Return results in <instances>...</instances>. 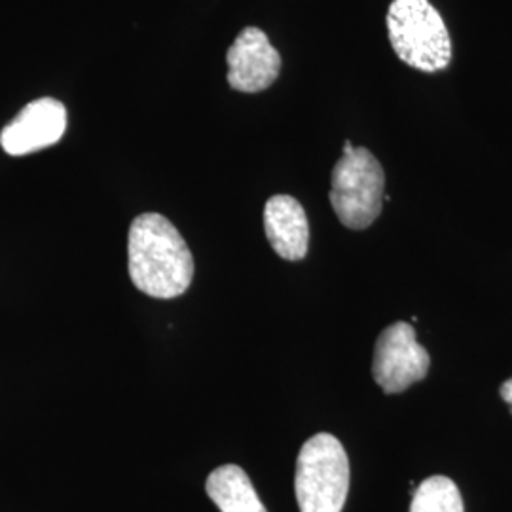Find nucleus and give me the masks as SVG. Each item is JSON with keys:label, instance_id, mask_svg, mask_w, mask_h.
Listing matches in <instances>:
<instances>
[{"label": "nucleus", "instance_id": "1", "mask_svg": "<svg viewBox=\"0 0 512 512\" xmlns=\"http://www.w3.org/2000/svg\"><path fill=\"white\" fill-rule=\"evenodd\" d=\"M128 270L141 293L169 300L192 285L194 256L171 220L143 213L129 226Z\"/></svg>", "mask_w": 512, "mask_h": 512}, {"label": "nucleus", "instance_id": "2", "mask_svg": "<svg viewBox=\"0 0 512 512\" xmlns=\"http://www.w3.org/2000/svg\"><path fill=\"white\" fill-rule=\"evenodd\" d=\"M387 33L399 59L421 73H437L452 61L446 23L429 0H393Z\"/></svg>", "mask_w": 512, "mask_h": 512}, {"label": "nucleus", "instance_id": "3", "mask_svg": "<svg viewBox=\"0 0 512 512\" xmlns=\"http://www.w3.org/2000/svg\"><path fill=\"white\" fill-rule=\"evenodd\" d=\"M349 492V459L342 442L319 433L296 459L294 494L300 512H342Z\"/></svg>", "mask_w": 512, "mask_h": 512}, {"label": "nucleus", "instance_id": "4", "mask_svg": "<svg viewBox=\"0 0 512 512\" xmlns=\"http://www.w3.org/2000/svg\"><path fill=\"white\" fill-rule=\"evenodd\" d=\"M385 173L376 156L346 141L344 154L332 169L330 203L349 230H365L382 213Z\"/></svg>", "mask_w": 512, "mask_h": 512}, {"label": "nucleus", "instance_id": "5", "mask_svg": "<svg viewBox=\"0 0 512 512\" xmlns=\"http://www.w3.org/2000/svg\"><path fill=\"white\" fill-rule=\"evenodd\" d=\"M429 366V353L418 344L416 330L410 323L399 321L380 334L374 348L372 376L387 395L403 393L423 380Z\"/></svg>", "mask_w": 512, "mask_h": 512}, {"label": "nucleus", "instance_id": "6", "mask_svg": "<svg viewBox=\"0 0 512 512\" xmlns=\"http://www.w3.org/2000/svg\"><path fill=\"white\" fill-rule=\"evenodd\" d=\"M65 129V105L52 97H42L31 101L2 129L0 145L10 156H25L59 143L65 135Z\"/></svg>", "mask_w": 512, "mask_h": 512}, {"label": "nucleus", "instance_id": "7", "mask_svg": "<svg viewBox=\"0 0 512 512\" xmlns=\"http://www.w3.org/2000/svg\"><path fill=\"white\" fill-rule=\"evenodd\" d=\"M228 84L243 93L268 90L281 71V55L258 27L241 31L228 54Z\"/></svg>", "mask_w": 512, "mask_h": 512}, {"label": "nucleus", "instance_id": "8", "mask_svg": "<svg viewBox=\"0 0 512 512\" xmlns=\"http://www.w3.org/2000/svg\"><path fill=\"white\" fill-rule=\"evenodd\" d=\"M264 230L275 253L285 260H302L310 247V224L304 207L293 196L279 194L264 207Z\"/></svg>", "mask_w": 512, "mask_h": 512}, {"label": "nucleus", "instance_id": "9", "mask_svg": "<svg viewBox=\"0 0 512 512\" xmlns=\"http://www.w3.org/2000/svg\"><path fill=\"white\" fill-rule=\"evenodd\" d=\"M205 492L220 512H268L251 478L238 465L215 469L205 482Z\"/></svg>", "mask_w": 512, "mask_h": 512}, {"label": "nucleus", "instance_id": "10", "mask_svg": "<svg viewBox=\"0 0 512 512\" xmlns=\"http://www.w3.org/2000/svg\"><path fill=\"white\" fill-rule=\"evenodd\" d=\"M410 512H465L458 486L448 476H431L414 490Z\"/></svg>", "mask_w": 512, "mask_h": 512}, {"label": "nucleus", "instance_id": "11", "mask_svg": "<svg viewBox=\"0 0 512 512\" xmlns=\"http://www.w3.org/2000/svg\"><path fill=\"white\" fill-rule=\"evenodd\" d=\"M499 393H501V399L512 406V378L501 385V391H499Z\"/></svg>", "mask_w": 512, "mask_h": 512}]
</instances>
